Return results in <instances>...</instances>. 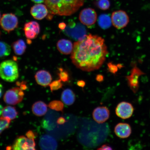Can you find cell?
<instances>
[{
  "mask_svg": "<svg viewBox=\"0 0 150 150\" xmlns=\"http://www.w3.org/2000/svg\"><path fill=\"white\" fill-rule=\"evenodd\" d=\"M108 53L104 39L89 34L74 43L71 59L78 68L91 72L102 66Z\"/></svg>",
  "mask_w": 150,
  "mask_h": 150,
  "instance_id": "1",
  "label": "cell"
},
{
  "mask_svg": "<svg viewBox=\"0 0 150 150\" xmlns=\"http://www.w3.org/2000/svg\"><path fill=\"white\" fill-rule=\"evenodd\" d=\"M50 15L70 16L74 13L83 5L82 0H45Z\"/></svg>",
  "mask_w": 150,
  "mask_h": 150,
  "instance_id": "2",
  "label": "cell"
},
{
  "mask_svg": "<svg viewBox=\"0 0 150 150\" xmlns=\"http://www.w3.org/2000/svg\"><path fill=\"white\" fill-rule=\"evenodd\" d=\"M18 64L12 60H7L0 63V77L6 81L13 82L18 78Z\"/></svg>",
  "mask_w": 150,
  "mask_h": 150,
  "instance_id": "3",
  "label": "cell"
},
{
  "mask_svg": "<svg viewBox=\"0 0 150 150\" xmlns=\"http://www.w3.org/2000/svg\"><path fill=\"white\" fill-rule=\"evenodd\" d=\"M64 33L76 40H80L86 36L87 31L84 26L80 23L76 24L74 22H69L67 26Z\"/></svg>",
  "mask_w": 150,
  "mask_h": 150,
  "instance_id": "4",
  "label": "cell"
},
{
  "mask_svg": "<svg viewBox=\"0 0 150 150\" xmlns=\"http://www.w3.org/2000/svg\"><path fill=\"white\" fill-rule=\"evenodd\" d=\"M35 139L27 137L21 136L15 140L12 146L7 147L8 149L14 150H35Z\"/></svg>",
  "mask_w": 150,
  "mask_h": 150,
  "instance_id": "5",
  "label": "cell"
},
{
  "mask_svg": "<svg viewBox=\"0 0 150 150\" xmlns=\"http://www.w3.org/2000/svg\"><path fill=\"white\" fill-rule=\"evenodd\" d=\"M24 95L23 90L18 87H15L7 91L4 96V100L7 104L15 105L23 100Z\"/></svg>",
  "mask_w": 150,
  "mask_h": 150,
  "instance_id": "6",
  "label": "cell"
},
{
  "mask_svg": "<svg viewBox=\"0 0 150 150\" xmlns=\"http://www.w3.org/2000/svg\"><path fill=\"white\" fill-rule=\"evenodd\" d=\"M18 23L17 17L12 13L4 14L0 20V25L2 29L8 33L16 29Z\"/></svg>",
  "mask_w": 150,
  "mask_h": 150,
  "instance_id": "7",
  "label": "cell"
},
{
  "mask_svg": "<svg viewBox=\"0 0 150 150\" xmlns=\"http://www.w3.org/2000/svg\"><path fill=\"white\" fill-rule=\"evenodd\" d=\"M111 18L112 25L119 29L126 27L129 22L128 15L123 10L114 12L112 13Z\"/></svg>",
  "mask_w": 150,
  "mask_h": 150,
  "instance_id": "8",
  "label": "cell"
},
{
  "mask_svg": "<svg viewBox=\"0 0 150 150\" xmlns=\"http://www.w3.org/2000/svg\"><path fill=\"white\" fill-rule=\"evenodd\" d=\"M97 14L94 9L88 8H84L80 13L79 20L81 23L88 27L94 24L97 20Z\"/></svg>",
  "mask_w": 150,
  "mask_h": 150,
  "instance_id": "9",
  "label": "cell"
},
{
  "mask_svg": "<svg viewBox=\"0 0 150 150\" xmlns=\"http://www.w3.org/2000/svg\"><path fill=\"white\" fill-rule=\"evenodd\" d=\"M145 74L135 65L131 70L130 76L126 77L128 85L134 93L138 91L139 87V78L142 75Z\"/></svg>",
  "mask_w": 150,
  "mask_h": 150,
  "instance_id": "10",
  "label": "cell"
},
{
  "mask_svg": "<svg viewBox=\"0 0 150 150\" xmlns=\"http://www.w3.org/2000/svg\"><path fill=\"white\" fill-rule=\"evenodd\" d=\"M134 111V108L130 103L123 102L118 104L115 112L118 117L123 119L130 117Z\"/></svg>",
  "mask_w": 150,
  "mask_h": 150,
  "instance_id": "11",
  "label": "cell"
},
{
  "mask_svg": "<svg viewBox=\"0 0 150 150\" xmlns=\"http://www.w3.org/2000/svg\"><path fill=\"white\" fill-rule=\"evenodd\" d=\"M23 30L25 36L28 39H35L40 33V25L35 21L28 22L24 25Z\"/></svg>",
  "mask_w": 150,
  "mask_h": 150,
  "instance_id": "12",
  "label": "cell"
},
{
  "mask_svg": "<svg viewBox=\"0 0 150 150\" xmlns=\"http://www.w3.org/2000/svg\"><path fill=\"white\" fill-rule=\"evenodd\" d=\"M110 116V110L105 106L98 107L94 110L93 112V119L99 124L104 123L107 121Z\"/></svg>",
  "mask_w": 150,
  "mask_h": 150,
  "instance_id": "13",
  "label": "cell"
},
{
  "mask_svg": "<svg viewBox=\"0 0 150 150\" xmlns=\"http://www.w3.org/2000/svg\"><path fill=\"white\" fill-rule=\"evenodd\" d=\"M39 146L42 150H56L57 149L58 144L53 137L49 135L45 134L40 138Z\"/></svg>",
  "mask_w": 150,
  "mask_h": 150,
  "instance_id": "14",
  "label": "cell"
},
{
  "mask_svg": "<svg viewBox=\"0 0 150 150\" xmlns=\"http://www.w3.org/2000/svg\"><path fill=\"white\" fill-rule=\"evenodd\" d=\"M35 78L38 84L44 87L49 86L52 80L51 74L45 70L38 71L35 74Z\"/></svg>",
  "mask_w": 150,
  "mask_h": 150,
  "instance_id": "15",
  "label": "cell"
},
{
  "mask_svg": "<svg viewBox=\"0 0 150 150\" xmlns=\"http://www.w3.org/2000/svg\"><path fill=\"white\" fill-rule=\"evenodd\" d=\"M31 14L35 19L42 20L47 16L48 10L46 5L37 4L31 7Z\"/></svg>",
  "mask_w": 150,
  "mask_h": 150,
  "instance_id": "16",
  "label": "cell"
},
{
  "mask_svg": "<svg viewBox=\"0 0 150 150\" xmlns=\"http://www.w3.org/2000/svg\"><path fill=\"white\" fill-rule=\"evenodd\" d=\"M114 132L116 135L121 138H126L130 136L131 133V127L126 123H118L114 128Z\"/></svg>",
  "mask_w": 150,
  "mask_h": 150,
  "instance_id": "17",
  "label": "cell"
},
{
  "mask_svg": "<svg viewBox=\"0 0 150 150\" xmlns=\"http://www.w3.org/2000/svg\"><path fill=\"white\" fill-rule=\"evenodd\" d=\"M57 47L61 53L64 55H69L72 53L74 45L70 40L62 39L57 42Z\"/></svg>",
  "mask_w": 150,
  "mask_h": 150,
  "instance_id": "18",
  "label": "cell"
},
{
  "mask_svg": "<svg viewBox=\"0 0 150 150\" xmlns=\"http://www.w3.org/2000/svg\"><path fill=\"white\" fill-rule=\"evenodd\" d=\"M32 110L35 115L38 117H42L45 115L47 112V105L42 101H37L33 105Z\"/></svg>",
  "mask_w": 150,
  "mask_h": 150,
  "instance_id": "19",
  "label": "cell"
},
{
  "mask_svg": "<svg viewBox=\"0 0 150 150\" xmlns=\"http://www.w3.org/2000/svg\"><path fill=\"white\" fill-rule=\"evenodd\" d=\"M61 99L62 102L67 106H70L74 103L76 100V95L72 90L65 89L62 93Z\"/></svg>",
  "mask_w": 150,
  "mask_h": 150,
  "instance_id": "20",
  "label": "cell"
},
{
  "mask_svg": "<svg viewBox=\"0 0 150 150\" xmlns=\"http://www.w3.org/2000/svg\"><path fill=\"white\" fill-rule=\"evenodd\" d=\"M12 47L15 54L18 56L23 55L27 48L25 42L22 39H19L13 43Z\"/></svg>",
  "mask_w": 150,
  "mask_h": 150,
  "instance_id": "21",
  "label": "cell"
},
{
  "mask_svg": "<svg viewBox=\"0 0 150 150\" xmlns=\"http://www.w3.org/2000/svg\"><path fill=\"white\" fill-rule=\"evenodd\" d=\"M18 112L14 107L8 106L3 108L2 117H7L11 120L16 119L17 117Z\"/></svg>",
  "mask_w": 150,
  "mask_h": 150,
  "instance_id": "22",
  "label": "cell"
},
{
  "mask_svg": "<svg viewBox=\"0 0 150 150\" xmlns=\"http://www.w3.org/2000/svg\"><path fill=\"white\" fill-rule=\"evenodd\" d=\"M98 22L99 27L103 29H108L112 23L111 18L107 14L100 15L98 18Z\"/></svg>",
  "mask_w": 150,
  "mask_h": 150,
  "instance_id": "23",
  "label": "cell"
},
{
  "mask_svg": "<svg viewBox=\"0 0 150 150\" xmlns=\"http://www.w3.org/2000/svg\"><path fill=\"white\" fill-rule=\"evenodd\" d=\"M11 52L10 46L6 43L0 41V59L7 57Z\"/></svg>",
  "mask_w": 150,
  "mask_h": 150,
  "instance_id": "24",
  "label": "cell"
},
{
  "mask_svg": "<svg viewBox=\"0 0 150 150\" xmlns=\"http://www.w3.org/2000/svg\"><path fill=\"white\" fill-rule=\"evenodd\" d=\"M48 107L56 111L63 112L64 105L61 101L55 100L52 101L48 105Z\"/></svg>",
  "mask_w": 150,
  "mask_h": 150,
  "instance_id": "25",
  "label": "cell"
},
{
  "mask_svg": "<svg viewBox=\"0 0 150 150\" xmlns=\"http://www.w3.org/2000/svg\"><path fill=\"white\" fill-rule=\"evenodd\" d=\"M11 120L7 117H0V134L8 128Z\"/></svg>",
  "mask_w": 150,
  "mask_h": 150,
  "instance_id": "26",
  "label": "cell"
},
{
  "mask_svg": "<svg viewBox=\"0 0 150 150\" xmlns=\"http://www.w3.org/2000/svg\"><path fill=\"white\" fill-rule=\"evenodd\" d=\"M95 4L99 8L103 10H108L110 6L109 0H98L95 2Z\"/></svg>",
  "mask_w": 150,
  "mask_h": 150,
  "instance_id": "27",
  "label": "cell"
},
{
  "mask_svg": "<svg viewBox=\"0 0 150 150\" xmlns=\"http://www.w3.org/2000/svg\"><path fill=\"white\" fill-rule=\"evenodd\" d=\"M60 79L63 82H68L70 80V76L67 71L64 70L63 68H59V73L58 74Z\"/></svg>",
  "mask_w": 150,
  "mask_h": 150,
  "instance_id": "28",
  "label": "cell"
},
{
  "mask_svg": "<svg viewBox=\"0 0 150 150\" xmlns=\"http://www.w3.org/2000/svg\"><path fill=\"white\" fill-rule=\"evenodd\" d=\"M63 84L61 79L54 81L50 84L49 86L50 91L52 92L54 91L60 89L62 88Z\"/></svg>",
  "mask_w": 150,
  "mask_h": 150,
  "instance_id": "29",
  "label": "cell"
},
{
  "mask_svg": "<svg viewBox=\"0 0 150 150\" xmlns=\"http://www.w3.org/2000/svg\"><path fill=\"white\" fill-rule=\"evenodd\" d=\"M108 71L114 74H115L117 72L118 67L120 68V67H122V66H120V65H116L112 62L109 63L108 64Z\"/></svg>",
  "mask_w": 150,
  "mask_h": 150,
  "instance_id": "30",
  "label": "cell"
},
{
  "mask_svg": "<svg viewBox=\"0 0 150 150\" xmlns=\"http://www.w3.org/2000/svg\"><path fill=\"white\" fill-rule=\"evenodd\" d=\"M112 147L110 145L108 144H104L99 149H97V150H112Z\"/></svg>",
  "mask_w": 150,
  "mask_h": 150,
  "instance_id": "31",
  "label": "cell"
},
{
  "mask_svg": "<svg viewBox=\"0 0 150 150\" xmlns=\"http://www.w3.org/2000/svg\"><path fill=\"white\" fill-rule=\"evenodd\" d=\"M26 136L28 138L33 139H35V134L33 131H28L27 133H26Z\"/></svg>",
  "mask_w": 150,
  "mask_h": 150,
  "instance_id": "32",
  "label": "cell"
},
{
  "mask_svg": "<svg viewBox=\"0 0 150 150\" xmlns=\"http://www.w3.org/2000/svg\"><path fill=\"white\" fill-rule=\"evenodd\" d=\"M67 122V121L66 120L64 117H60L58 119L57 121V123L59 125H62L66 122Z\"/></svg>",
  "mask_w": 150,
  "mask_h": 150,
  "instance_id": "33",
  "label": "cell"
},
{
  "mask_svg": "<svg viewBox=\"0 0 150 150\" xmlns=\"http://www.w3.org/2000/svg\"><path fill=\"white\" fill-rule=\"evenodd\" d=\"M76 83L79 87H81L82 88L85 87L86 84V82L83 80H78Z\"/></svg>",
  "mask_w": 150,
  "mask_h": 150,
  "instance_id": "34",
  "label": "cell"
},
{
  "mask_svg": "<svg viewBox=\"0 0 150 150\" xmlns=\"http://www.w3.org/2000/svg\"><path fill=\"white\" fill-rule=\"evenodd\" d=\"M104 76L103 75L98 74L97 75L96 78V79L97 81L99 82H103V81H104Z\"/></svg>",
  "mask_w": 150,
  "mask_h": 150,
  "instance_id": "35",
  "label": "cell"
},
{
  "mask_svg": "<svg viewBox=\"0 0 150 150\" xmlns=\"http://www.w3.org/2000/svg\"><path fill=\"white\" fill-rule=\"evenodd\" d=\"M67 27V25L64 22H61L59 24V27L60 29L64 30Z\"/></svg>",
  "mask_w": 150,
  "mask_h": 150,
  "instance_id": "36",
  "label": "cell"
},
{
  "mask_svg": "<svg viewBox=\"0 0 150 150\" xmlns=\"http://www.w3.org/2000/svg\"><path fill=\"white\" fill-rule=\"evenodd\" d=\"M31 1L35 3H40L44 2L45 0H31Z\"/></svg>",
  "mask_w": 150,
  "mask_h": 150,
  "instance_id": "37",
  "label": "cell"
},
{
  "mask_svg": "<svg viewBox=\"0 0 150 150\" xmlns=\"http://www.w3.org/2000/svg\"><path fill=\"white\" fill-rule=\"evenodd\" d=\"M3 87L2 85L0 83V98L2 95Z\"/></svg>",
  "mask_w": 150,
  "mask_h": 150,
  "instance_id": "38",
  "label": "cell"
},
{
  "mask_svg": "<svg viewBox=\"0 0 150 150\" xmlns=\"http://www.w3.org/2000/svg\"><path fill=\"white\" fill-rule=\"evenodd\" d=\"M3 109V108L2 105L0 104V116H1L2 114V113Z\"/></svg>",
  "mask_w": 150,
  "mask_h": 150,
  "instance_id": "39",
  "label": "cell"
},
{
  "mask_svg": "<svg viewBox=\"0 0 150 150\" xmlns=\"http://www.w3.org/2000/svg\"><path fill=\"white\" fill-rule=\"evenodd\" d=\"M1 13H0V20H1Z\"/></svg>",
  "mask_w": 150,
  "mask_h": 150,
  "instance_id": "40",
  "label": "cell"
},
{
  "mask_svg": "<svg viewBox=\"0 0 150 150\" xmlns=\"http://www.w3.org/2000/svg\"><path fill=\"white\" fill-rule=\"evenodd\" d=\"M1 33H0V35H1Z\"/></svg>",
  "mask_w": 150,
  "mask_h": 150,
  "instance_id": "41",
  "label": "cell"
}]
</instances>
